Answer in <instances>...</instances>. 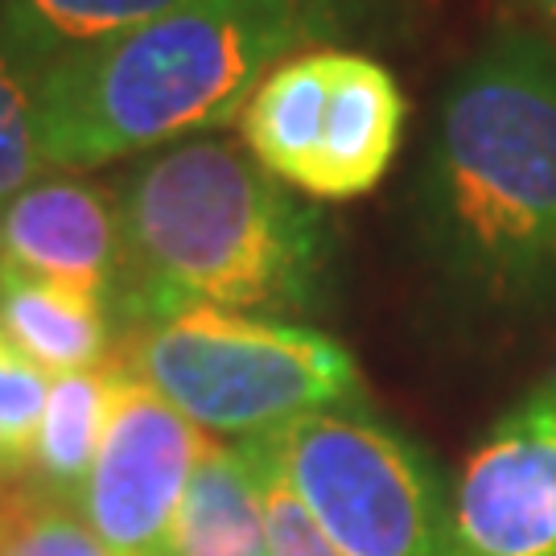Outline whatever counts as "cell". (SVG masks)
Returning a JSON list of instances; mask_svg holds the SVG:
<instances>
[{
  "instance_id": "cell-1",
  "label": "cell",
  "mask_w": 556,
  "mask_h": 556,
  "mask_svg": "<svg viewBox=\"0 0 556 556\" xmlns=\"http://www.w3.org/2000/svg\"><path fill=\"white\" fill-rule=\"evenodd\" d=\"M438 273L495 309L556 305V41L498 29L441 91L417 190Z\"/></svg>"
},
{
  "instance_id": "cell-2",
  "label": "cell",
  "mask_w": 556,
  "mask_h": 556,
  "mask_svg": "<svg viewBox=\"0 0 556 556\" xmlns=\"http://www.w3.org/2000/svg\"><path fill=\"white\" fill-rule=\"evenodd\" d=\"M119 280L112 314L132 330L194 305L305 314L321 301L330 231L227 140H190L119 181Z\"/></svg>"
},
{
  "instance_id": "cell-3",
  "label": "cell",
  "mask_w": 556,
  "mask_h": 556,
  "mask_svg": "<svg viewBox=\"0 0 556 556\" xmlns=\"http://www.w3.org/2000/svg\"><path fill=\"white\" fill-rule=\"evenodd\" d=\"M321 34L318 0H190L38 75L46 165L96 169L227 124Z\"/></svg>"
},
{
  "instance_id": "cell-4",
  "label": "cell",
  "mask_w": 556,
  "mask_h": 556,
  "mask_svg": "<svg viewBox=\"0 0 556 556\" xmlns=\"http://www.w3.org/2000/svg\"><path fill=\"white\" fill-rule=\"evenodd\" d=\"M211 438H268L326 408H351L363 379L338 338L293 321L194 305L124 338L116 358Z\"/></svg>"
},
{
  "instance_id": "cell-5",
  "label": "cell",
  "mask_w": 556,
  "mask_h": 556,
  "mask_svg": "<svg viewBox=\"0 0 556 556\" xmlns=\"http://www.w3.org/2000/svg\"><path fill=\"white\" fill-rule=\"evenodd\" d=\"M404 96L383 62L358 50L285 59L239 112L248 153L305 199L346 202L376 190L404 137Z\"/></svg>"
},
{
  "instance_id": "cell-6",
  "label": "cell",
  "mask_w": 556,
  "mask_h": 556,
  "mask_svg": "<svg viewBox=\"0 0 556 556\" xmlns=\"http://www.w3.org/2000/svg\"><path fill=\"white\" fill-rule=\"evenodd\" d=\"M268 445L342 556H450V495L404 433L351 404L293 420Z\"/></svg>"
},
{
  "instance_id": "cell-7",
  "label": "cell",
  "mask_w": 556,
  "mask_h": 556,
  "mask_svg": "<svg viewBox=\"0 0 556 556\" xmlns=\"http://www.w3.org/2000/svg\"><path fill=\"white\" fill-rule=\"evenodd\" d=\"M206 433L116 363V396L79 516L116 556H174L181 498Z\"/></svg>"
},
{
  "instance_id": "cell-8",
  "label": "cell",
  "mask_w": 556,
  "mask_h": 556,
  "mask_svg": "<svg viewBox=\"0 0 556 556\" xmlns=\"http://www.w3.org/2000/svg\"><path fill=\"white\" fill-rule=\"evenodd\" d=\"M450 556H556V367L466 457L450 495Z\"/></svg>"
},
{
  "instance_id": "cell-9",
  "label": "cell",
  "mask_w": 556,
  "mask_h": 556,
  "mask_svg": "<svg viewBox=\"0 0 556 556\" xmlns=\"http://www.w3.org/2000/svg\"><path fill=\"white\" fill-rule=\"evenodd\" d=\"M0 268L50 280L112 309L119 280L116 199L75 178L25 186L0 211Z\"/></svg>"
},
{
  "instance_id": "cell-10",
  "label": "cell",
  "mask_w": 556,
  "mask_h": 556,
  "mask_svg": "<svg viewBox=\"0 0 556 556\" xmlns=\"http://www.w3.org/2000/svg\"><path fill=\"white\" fill-rule=\"evenodd\" d=\"M174 556H268V516L252 454L243 441L211 438L181 498Z\"/></svg>"
},
{
  "instance_id": "cell-11",
  "label": "cell",
  "mask_w": 556,
  "mask_h": 556,
  "mask_svg": "<svg viewBox=\"0 0 556 556\" xmlns=\"http://www.w3.org/2000/svg\"><path fill=\"white\" fill-rule=\"evenodd\" d=\"M0 334L46 376L91 371L112 355V309L50 280L0 268Z\"/></svg>"
},
{
  "instance_id": "cell-12",
  "label": "cell",
  "mask_w": 556,
  "mask_h": 556,
  "mask_svg": "<svg viewBox=\"0 0 556 556\" xmlns=\"http://www.w3.org/2000/svg\"><path fill=\"white\" fill-rule=\"evenodd\" d=\"M190 0H0V41L34 75L124 38Z\"/></svg>"
},
{
  "instance_id": "cell-13",
  "label": "cell",
  "mask_w": 556,
  "mask_h": 556,
  "mask_svg": "<svg viewBox=\"0 0 556 556\" xmlns=\"http://www.w3.org/2000/svg\"><path fill=\"white\" fill-rule=\"evenodd\" d=\"M112 396H116V363L50 379V400H46L38 450H34L38 486H46L50 495L66 503L79 498L83 482L100 457Z\"/></svg>"
},
{
  "instance_id": "cell-14",
  "label": "cell",
  "mask_w": 556,
  "mask_h": 556,
  "mask_svg": "<svg viewBox=\"0 0 556 556\" xmlns=\"http://www.w3.org/2000/svg\"><path fill=\"white\" fill-rule=\"evenodd\" d=\"M0 556H116L75 503L46 486L0 491Z\"/></svg>"
},
{
  "instance_id": "cell-15",
  "label": "cell",
  "mask_w": 556,
  "mask_h": 556,
  "mask_svg": "<svg viewBox=\"0 0 556 556\" xmlns=\"http://www.w3.org/2000/svg\"><path fill=\"white\" fill-rule=\"evenodd\" d=\"M41 169L38 75L0 41V206L34 186Z\"/></svg>"
},
{
  "instance_id": "cell-16",
  "label": "cell",
  "mask_w": 556,
  "mask_h": 556,
  "mask_svg": "<svg viewBox=\"0 0 556 556\" xmlns=\"http://www.w3.org/2000/svg\"><path fill=\"white\" fill-rule=\"evenodd\" d=\"M46 400L50 376L0 334V482H13L34 466Z\"/></svg>"
},
{
  "instance_id": "cell-17",
  "label": "cell",
  "mask_w": 556,
  "mask_h": 556,
  "mask_svg": "<svg viewBox=\"0 0 556 556\" xmlns=\"http://www.w3.org/2000/svg\"><path fill=\"white\" fill-rule=\"evenodd\" d=\"M243 450L252 454L260 475V491H264V516H268V556H342L321 536V528L314 516L301 507V498L293 495V486L285 482L277 466V454L268 438L243 441Z\"/></svg>"
},
{
  "instance_id": "cell-18",
  "label": "cell",
  "mask_w": 556,
  "mask_h": 556,
  "mask_svg": "<svg viewBox=\"0 0 556 556\" xmlns=\"http://www.w3.org/2000/svg\"><path fill=\"white\" fill-rule=\"evenodd\" d=\"M540 13H544V17L556 25V0H540Z\"/></svg>"
},
{
  "instance_id": "cell-19",
  "label": "cell",
  "mask_w": 556,
  "mask_h": 556,
  "mask_svg": "<svg viewBox=\"0 0 556 556\" xmlns=\"http://www.w3.org/2000/svg\"><path fill=\"white\" fill-rule=\"evenodd\" d=\"M503 4H516V9H540V0H503Z\"/></svg>"
}]
</instances>
